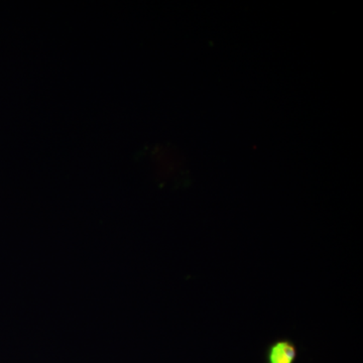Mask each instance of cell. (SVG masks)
<instances>
[{
	"mask_svg": "<svg viewBox=\"0 0 363 363\" xmlns=\"http://www.w3.org/2000/svg\"><path fill=\"white\" fill-rule=\"evenodd\" d=\"M298 357L297 344L292 339L279 338L267 345L264 363H296Z\"/></svg>",
	"mask_w": 363,
	"mask_h": 363,
	"instance_id": "6da1fadb",
	"label": "cell"
}]
</instances>
